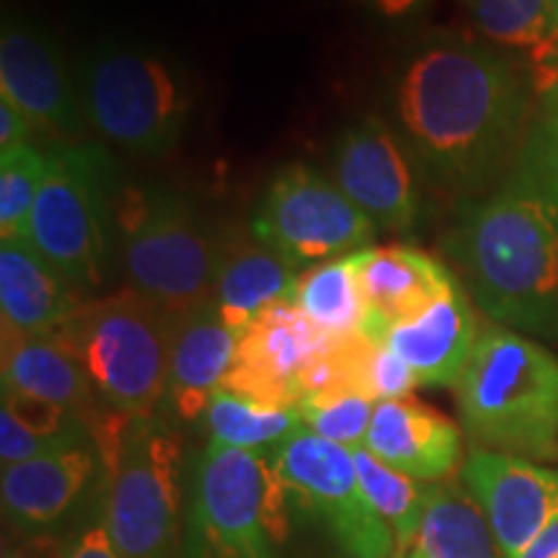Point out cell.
Returning a JSON list of instances; mask_svg holds the SVG:
<instances>
[{
  "mask_svg": "<svg viewBox=\"0 0 558 558\" xmlns=\"http://www.w3.org/2000/svg\"><path fill=\"white\" fill-rule=\"evenodd\" d=\"M393 558H407V556H399V554H396V556H393Z\"/></svg>",
  "mask_w": 558,
  "mask_h": 558,
  "instance_id": "cell-41",
  "label": "cell"
},
{
  "mask_svg": "<svg viewBox=\"0 0 558 558\" xmlns=\"http://www.w3.org/2000/svg\"><path fill=\"white\" fill-rule=\"evenodd\" d=\"M83 305L73 288L29 241L0 243V316L24 333H60Z\"/></svg>",
  "mask_w": 558,
  "mask_h": 558,
  "instance_id": "cell-22",
  "label": "cell"
},
{
  "mask_svg": "<svg viewBox=\"0 0 558 558\" xmlns=\"http://www.w3.org/2000/svg\"><path fill=\"white\" fill-rule=\"evenodd\" d=\"M333 181L375 226L403 233L416 222L418 190L399 140L380 120L344 130L333 153Z\"/></svg>",
  "mask_w": 558,
  "mask_h": 558,
  "instance_id": "cell-14",
  "label": "cell"
},
{
  "mask_svg": "<svg viewBox=\"0 0 558 558\" xmlns=\"http://www.w3.org/2000/svg\"><path fill=\"white\" fill-rule=\"evenodd\" d=\"M550 13H554V24H556V32H558V0H550Z\"/></svg>",
  "mask_w": 558,
  "mask_h": 558,
  "instance_id": "cell-40",
  "label": "cell"
},
{
  "mask_svg": "<svg viewBox=\"0 0 558 558\" xmlns=\"http://www.w3.org/2000/svg\"><path fill=\"white\" fill-rule=\"evenodd\" d=\"M369 3L383 19H407L411 13L422 11L427 0H369Z\"/></svg>",
  "mask_w": 558,
  "mask_h": 558,
  "instance_id": "cell-38",
  "label": "cell"
},
{
  "mask_svg": "<svg viewBox=\"0 0 558 558\" xmlns=\"http://www.w3.org/2000/svg\"><path fill=\"white\" fill-rule=\"evenodd\" d=\"M292 509L275 452L207 442L186 481L184 558H279Z\"/></svg>",
  "mask_w": 558,
  "mask_h": 558,
  "instance_id": "cell-4",
  "label": "cell"
},
{
  "mask_svg": "<svg viewBox=\"0 0 558 558\" xmlns=\"http://www.w3.org/2000/svg\"><path fill=\"white\" fill-rule=\"evenodd\" d=\"M481 37L527 60L530 75L558 54L550 0H460Z\"/></svg>",
  "mask_w": 558,
  "mask_h": 558,
  "instance_id": "cell-25",
  "label": "cell"
},
{
  "mask_svg": "<svg viewBox=\"0 0 558 558\" xmlns=\"http://www.w3.org/2000/svg\"><path fill=\"white\" fill-rule=\"evenodd\" d=\"M0 94L29 117L34 130L73 137L83 111L54 39L29 19L5 16L0 34Z\"/></svg>",
  "mask_w": 558,
  "mask_h": 558,
  "instance_id": "cell-15",
  "label": "cell"
},
{
  "mask_svg": "<svg viewBox=\"0 0 558 558\" xmlns=\"http://www.w3.org/2000/svg\"><path fill=\"white\" fill-rule=\"evenodd\" d=\"M207 442L239 450H275L303 427L298 409L267 407L233 390L218 388L205 411Z\"/></svg>",
  "mask_w": 558,
  "mask_h": 558,
  "instance_id": "cell-27",
  "label": "cell"
},
{
  "mask_svg": "<svg viewBox=\"0 0 558 558\" xmlns=\"http://www.w3.org/2000/svg\"><path fill=\"white\" fill-rule=\"evenodd\" d=\"M83 111L109 143L163 156L179 143L190 99L169 62L109 41L90 52L83 70Z\"/></svg>",
  "mask_w": 558,
  "mask_h": 558,
  "instance_id": "cell-9",
  "label": "cell"
},
{
  "mask_svg": "<svg viewBox=\"0 0 558 558\" xmlns=\"http://www.w3.org/2000/svg\"><path fill=\"white\" fill-rule=\"evenodd\" d=\"M352 456L362 494H365L369 507L375 509V514L393 533L396 554L407 556L418 533V525H422L429 484H422V481H414L407 473L390 469L365 448L352 450Z\"/></svg>",
  "mask_w": 558,
  "mask_h": 558,
  "instance_id": "cell-28",
  "label": "cell"
},
{
  "mask_svg": "<svg viewBox=\"0 0 558 558\" xmlns=\"http://www.w3.org/2000/svg\"><path fill=\"white\" fill-rule=\"evenodd\" d=\"M34 124L29 117L13 104L9 96L0 94V148H11V145L29 143Z\"/></svg>",
  "mask_w": 558,
  "mask_h": 558,
  "instance_id": "cell-35",
  "label": "cell"
},
{
  "mask_svg": "<svg viewBox=\"0 0 558 558\" xmlns=\"http://www.w3.org/2000/svg\"><path fill=\"white\" fill-rule=\"evenodd\" d=\"M275 458L288 481L295 509L324 522L347 558H393L396 538L362 494L352 450L308 427L277 445Z\"/></svg>",
  "mask_w": 558,
  "mask_h": 558,
  "instance_id": "cell-11",
  "label": "cell"
},
{
  "mask_svg": "<svg viewBox=\"0 0 558 558\" xmlns=\"http://www.w3.org/2000/svg\"><path fill=\"white\" fill-rule=\"evenodd\" d=\"M3 558H68V548L52 533L21 535L3 548Z\"/></svg>",
  "mask_w": 558,
  "mask_h": 558,
  "instance_id": "cell-36",
  "label": "cell"
},
{
  "mask_svg": "<svg viewBox=\"0 0 558 558\" xmlns=\"http://www.w3.org/2000/svg\"><path fill=\"white\" fill-rule=\"evenodd\" d=\"M68 558H120L114 546H111L104 520L88 522V525L75 535V541H70Z\"/></svg>",
  "mask_w": 558,
  "mask_h": 558,
  "instance_id": "cell-34",
  "label": "cell"
},
{
  "mask_svg": "<svg viewBox=\"0 0 558 558\" xmlns=\"http://www.w3.org/2000/svg\"><path fill=\"white\" fill-rule=\"evenodd\" d=\"M522 558H558V522H554L538 541L530 546Z\"/></svg>",
  "mask_w": 558,
  "mask_h": 558,
  "instance_id": "cell-39",
  "label": "cell"
},
{
  "mask_svg": "<svg viewBox=\"0 0 558 558\" xmlns=\"http://www.w3.org/2000/svg\"><path fill=\"white\" fill-rule=\"evenodd\" d=\"M352 269L365 303V326L375 344L396 324L414 318L437 298L456 290L460 279L437 256L414 246H367L352 254Z\"/></svg>",
  "mask_w": 558,
  "mask_h": 558,
  "instance_id": "cell-16",
  "label": "cell"
},
{
  "mask_svg": "<svg viewBox=\"0 0 558 558\" xmlns=\"http://www.w3.org/2000/svg\"><path fill=\"white\" fill-rule=\"evenodd\" d=\"M407 558H507L486 514L463 481H437L427 488L422 525Z\"/></svg>",
  "mask_w": 558,
  "mask_h": 558,
  "instance_id": "cell-24",
  "label": "cell"
},
{
  "mask_svg": "<svg viewBox=\"0 0 558 558\" xmlns=\"http://www.w3.org/2000/svg\"><path fill=\"white\" fill-rule=\"evenodd\" d=\"M329 339L290 300L269 305L239 333L220 388L267 407L298 409L300 373Z\"/></svg>",
  "mask_w": 558,
  "mask_h": 558,
  "instance_id": "cell-13",
  "label": "cell"
},
{
  "mask_svg": "<svg viewBox=\"0 0 558 558\" xmlns=\"http://www.w3.org/2000/svg\"><path fill=\"white\" fill-rule=\"evenodd\" d=\"M45 184L34 202L26 241L73 288H99L107 269L114 169L94 145H54Z\"/></svg>",
  "mask_w": 558,
  "mask_h": 558,
  "instance_id": "cell-8",
  "label": "cell"
},
{
  "mask_svg": "<svg viewBox=\"0 0 558 558\" xmlns=\"http://www.w3.org/2000/svg\"><path fill=\"white\" fill-rule=\"evenodd\" d=\"M365 450L422 484L448 481L465 460L458 424L411 396L375 407Z\"/></svg>",
  "mask_w": 558,
  "mask_h": 558,
  "instance_id": "cell-19",
  "label": "cell"
},
{
  "mask_svg": "<svg viewBox=\"0 0 558 558\" xmlns=\"http://www.w3.org/2000/svg\"><path fill=\"white\" fill-rule=\"evenodd\" d=\"M533 78V86H535V94H538V99H556L558 101V54L554 60L548 62V65H543L538 73L530 75Z\"/></svg>",
  "mask_w": 558,
  "mask_h": 558,
  "instance_id": "cell-37",
  "label": "cell"
},
{
  "mask_svg": "<svg viewBox=\"0 0 558 558\" xmlns=\"http://www.w3.org/2000/svg\"><path fill=\"white\" fill-rule=\"evenodd\" d=\"M478 333L471 295L460 282L456 290L437 298L418 316L396 324L383 344L407 362L418 386L456 388L469 365Z\"/></svg>",
  "mask_w": 558,
  "mask_h": 558,
  "instance_id": "cell-20",
  "label": "cell"
},
{
  "mask_svg": "<svg viewBox=\"0 0 558 558\" xmlns=\"http://www.w3.org/2000/svg\"><path fill=\"white\" fill-rule=\"evenodd\" d=\"M300 271L254 235L235 233L218 243L213 305L222 324L241 333L269 305L290 298Z\"/></svg>",
  "mask_w": 558,
  "mask_h": 558,
  "instance_id": "cell-23",
  "label": "cell"
},
{
  "mask_svg": "<svg viewBox=\"0 0 558 558\" xmlns=\"http://www.w3.org/2000/svg\"><path fill=\"white\" fill-rule=\"evenodd\" d=\"M445 246L494 324L558 341V215L533 186L509 171L463 205Z\"/></svg>",
  "mask_w": 558,
  "mask_h": 558,
  "instance_id": "cell-2",
  "label": "cell"
},
{
  "mask_svg": "<svg viewBox=\"0 0 558 558\" xmlns=\"http://www.w3.org/2000/svg\"><path fill=\"white\" fill-rule=\"evenodd\" d=\"M239 333L222 324L215 305L173 320L171 369L163 411L173 422H197L207 403L226 380Z\"/></svg>",
  "mask_w": 558,
  "mask_h": 558,
  "instance_id": "cell-21",
  "label": "cell"
},
{
  "mask_svg": "<svg viewBox=\"0 0 558 558\" xmlns=\"http://www.w3.org/2000/svg\"><path fill=\"white\" fill-rule=\"evenodd\" d=\"M0 375L3 390L37 396L83 418L90 437L99 435L111 416L120 414L101 401L86 367L58 333H24L3 326Z\"/></svg>",
  "mask_w": 558,
  "mask_h": 558,
  "instance_id": "cell-17",
  "label": "cell"
},
{
  "mask_svg": "<svg viewBox=\"0 0 558 558\" xmlns=\"http://www.w3.org/2000/svg\"><path fill=\"white\" fill-rule=\"evenodd\" d=\"M456 407L473 450L535 463L558 456V357L525 333L481 329Z\"/></svg>",
  "mask_w": 558,
  "mask_h": 558,
  "instance_id": "cell-3",
  "label": "cell"
},
{
  "mask_svg": "<svg viewBox=\"0 0 558 558\" xmlns=\"http://www.w3.org/2000/svg\"><path fill=\"white\" fill-rule=\"evenodd\" d=\"M99 476H104V463L96 445L3 465V518L16 533H52L70 518Z\"/></svg>",
  "mask_w": 558,
  "mask_h": 558,
  "instance_id": "cell-18",
  "label": "cell"
},
{
  "mask_svg": "<svg viewBox=\"0 0 558 558\" xmlns=\"http://www.w3.org/2000/svg\"><path fill=\"white\" fill-rule=\"evenodd\" d=\"M460 481L507 558H522L558 522V471L535 460L471 450L460 465Z\"/></svg>",
  "mask_w": 558,
  "mask_h": 558,
  "instance_id": "cell-12",
  "label": "cell"
},
{
  "mask_svg": "<svg viewBox=\"0 0 558 558\" xmlns=\"http://www.w3.org/2000/svg\"><path fill=\"white\" fill-rule=\"evenodd\" d=\"M378 403L365 396H320L298 403L303 427L316 432L329 442L344 445L349 450L365 448L369 422Z\"/></svg>",
  "mask_w": 558,
  "mask_h": 558,
  "instance_id": "cell-31",
  "label": "cell"
},
{
  "mask_svg": "<svg viewBox=\"0 0 558 558\" xmlns=\"http://www.w3.org/2000/svg\"><path fill=\"white\" fill-rule=\"evenodd\" d=\"M418 386L416 375L411 373V367L403 362L393 349L386 344L378 347L373 362V396L375 403L380 401H393V399H409L411 390Z\"/></svg>",
  "mask_w": 558,
  "mask_h": 558,
  "instance_id": "cell-33",
  "label": "cell"
},
{
  "mask_svg": "<svg viewBox=\"0 0 558 558\" xmlns=\"http://www.w3.org/2000/svg\"><path fill=\"white\" fill-rule=\"evenodd\" d=\"M251 235L300 269L367 248L378 226L337 181L295 163L269 184L251 220Z\"/></svg>",
  "mask_w": 558,
  "mask_h": 558,
  "instance_id": "cell-10",
  "label": "cell"
},
{
  "mask_svg": "<svg viewBox=\"0 0 558 558\" xmlns=\"http://www.w3.org/2000/svg\"><path fill=\"white\" fill-rule=\"evenodd\" d=\"M514 177L533 186L558 215V101L543 99L525 145L512 166Z\"/></svg>",
  "mask_w": 558,
  "mask_h": 558,
  "instance_id": "cell-30",
  "label": "cell"
},
{
  "mask_svg": "<svg viewBox=\"0 0 558 558\" xmlns=\"http://www.w3.org/2000/svg\"><path fill=\"white\" fill-rule=\"evenodd\" d=\"M58 337L86 367L96 393L124 416H156L171 369L173 318L135 290L83 303Z\"/></svg>",
  "mask_w": 558,
  "mask_h": 558,
  "instance_id": "cell-6",
  "label": "cell"
},
{
  "mask_svg": "<svg viewBox=\"0 0 558 558\" xmlns=\"http://www.w3.org/2000/svg\"><path fill=\"white\" fill-rule=\"evenodd\" d=\"M288 300L331 339L357 333L365 326V303L354 279L352 254L300 271Z\"/></svg>",
  "mask_w": 558,
  "mask_h": 558,
  "instance_id": "cell-26",
  "label": "cell"
},
{
  "mask_svg": "<svg viewBox=\"0 0 558 558\" xmlns=\"http://www.w3.org/2000/svg\"><path fill=\"white\" fill-rule=\"evenodd\" d=\"M535 96L530 73L492 41L439 37L411 54L396 111L424 171L452 192L476 194L509 177Z\"/></svg>",
  "mask_w": 558,
  "mask_h": 558,
  "instance_id": "cell-1",
  "label": "cell"
},
{
  "mask_svg": "<svg viewBox=\"0 0 558 558\" xmlns=\"http://www.w3.org/2000/svg\"><path fill=\"white\" fill-rule=\"evenodd\" d=\"M50 158L32 143L0 150V239H24L29 233L34 202L45 184Z\"/></svg>",
  "mask_w": 558,
  "mask_h": 558,
  "instance_id": "cell-29",
  "label": "cell"
},
{
  "mask_svg": "<svg viewBox=\"0 0 558 558\" xmlns=\"http://www.w3.org/2000/svg\"><path fill=\"white\" fill-rule=\"evenodd\" d=\"M130 290L181 318L213 303L218 243L177 192L135 190L117 202Z\"/></svg>",
  "mask_w": 558,
  "mask_h": 558,
  "instance_id": "cell-7",
  "label": "cell"
},
{
  "mask_svg": "<svg viewBox=\"0 0 558 558\" xmlns=\"http://www.w3.org/2000/svg\"><path fill=\"white\" fill-rule=\"evenodd\" d=\"M181 445L166 414L130 418L104 458V525L120 558H181Z\"/></svg>",
  "mask_w": 558,
  "mask_h": 558,
  "instance_id": "cell-5",
  "label": "cell"
},
{
  "mask_svg": "<svg viewBox=\"0 0 558 558\" xmlns=\"http://www.w3.org/2000/svg\"><path fill=\"white\" fill-rule=\"evenodd\" d=\"M86 439H73V437H50V435H37L13 418L9 411L0 409V460L3 465H16L24 460L54 456V452H65L73 448H86Z\"/></svg>",
  "mask_w": 558,
  "mask_h": 558,
  "instance_id": "cell-32",
  "label": "cell"
}]
</instances>
